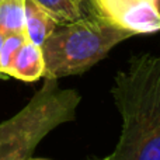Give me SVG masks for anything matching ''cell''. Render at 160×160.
<instances>
[{
	"label": "cell",
	"instance_id": "cell-2",
	"mask_svg": "<svg viewBox=\"0 0 160 160\" xmlns=\"http://www.w3.org/2000/svg\"><path fill=\"white\" fill-rule=\"evenodd\" d=\"M135 34L112 24L101 14L58 24L41 45L45 79L82 75L97 65L119 42Z\"/></svg>",
	"mask_w": 160,
	"mask_h": 160
},
{
	"label": "cell",
	"instance_id": "cell-10",
	"mask_svg": "<svg viewBox=\"0 0 160 160\" xmlns=\"http://www.w3.org/2000/svg\"><path fill=\"white\" fill-rule=\"evenodd\" d=\"M4 34H3V31L0 30V52H2V47H3V42H4ZM0 79H4V76L2 75V72H0Z\"/></svg>",
	"mask_w": 160,
	"mask_h": 160
},
{
	"label": "cell",
	"instance_id": "cell-7",
	"mask_svg": "<svg viewBox=\"0 0 160 160\" xmlns=\"http://www.w3.org/2000/svg\"><path fill=\"white\" fill-rule=\"evenodd\" d=\"M56 27L58 22L44 7L35 0H25V34L28 41L41 47Z\"/></svg>",
	"mask_w": 160,
	"mask_h": 160
},
{
	"label": "cell",
	"instance_id": "cell-1",
	"mask_svg": "<svg viewBox=\"0 0 160 160\" xmlns=\"http://www.w3.org/2000/svg\"><path fill=\"white\" fill-rule=\"evenodd\" d=\"M122 129L111 160H160V55L132 56L111 87Z\"/></svg>",
	"mask_w": 160,
	"mask_h": 160
},
{
	"label": "cell",
	"instance_id": "cell-12",
	"mask_svg": "<svg viewBox=\"0 0 160 160\" xmlns=\"http://www.w3.org/2000/svg\"><path fill=\"white\" fill-rule=\"evenodd\" d=\"M102 160H111V159H110V156H108V158H107V159H102Z\"/></svg>",
	"mask_w": 160,
	"mask_h": 160
},
{
	"label": "cell",
	"instance_id": "cell-11",
	"mask_svg": "<svg viewBox=\"0 0 160 160\" xmlns=\"http://www.w3.org/2000/svg\"><path fill=\"white\" fill-rule=\"evenodd\" d=\"M27 160H47V159H31L30 158V159H27Z\"/></svg>",
	"mask_w": 160,
	"mask_h": 160
},
{
	"label": "cell",
	"instance_id": "cell-9",
	"mask_svg": "<svg viewBox=\"0 0 160 160\" xmlns=\"http://www.w3.org/2000/svg\"><path fill=\"white\" fill-rule=\"evenodd\" d=\"M27 39L28 38L25 32H14L4 37V42L2 47V52H0V72L4 76V79L8 78V69H10L18 49Z\"/></svg>",
	"mask_w": 160,
	"mask_h": 160
},
{
	"label": "cell",
	"instance_id": "cell-6",
	"mask_svg": "<svg viewBox=\"0 0 160 160\" xmlns=\"http://www.w3.org/2000/svg\"><path fill=\"white\" fill-rule=\"evenodd\" d=\"M58 24H68L100 14L94 0H35Z\"/></svg>",
	"mask_w": 160,
	"mask_h": 160
},
{
	"label": "cell",
	"instance_id": "cell-4",
	"mask_svg": "<svg viewBox=\"0 0 160 160\" xmlns=\"http://www.w3.org/2000/svg\"><path fill=\"white\" fill-rule=\"evenodd\" d=\"M94 4L102 17L135 35L160 31V0H94Z\"/></svg>",
	"mask_w": 160,
	"mask_h": 160
},
{
	"label": "cell",
	"instance_id": "cell-5",
	"mask_svg": "<svg viewBox=\"0 0 160 160\" xmlns=\"http://www.w3.org/2000/svg\"><path fill=\"white\" fill-rule=\"evenodd\" d=\"M44 72L45 62L41 47L27 39L18 49L8 69V78H16L22 82L32 83L44 78Z\"/></svg>",
	"mask_w": 160,
	"mask_h": 160
},
{
	"label": "cell",
	"instance_id": "cell-8",
	"mask_svg": "<svg viewBox=\"0 0 160 160\" xmlns=\"http://www.w3.org/2000/svg\"><path fill=\"white\" fill-rule=\"evenodd\" d=\"M0 30L4 35L25 32V0H0Z\"/></svg>",
	"mask_w": 160,
	"mask_h": 160
},
{
	"label": "cell",
	"instance_id": "cell-3",
	"mask_svg": "<svg viewBox=\"0 0 160 160\" xmlns=\"http://www.w3.org/2000/svg\"><path fill=\"white\" fill-rule=\"evenodd\" d=\"M80 100L76 90L59 87L58 79H45L28 104L0 124V160L30 159L51 131L75 119Z\"/></svg>",
	"mask_w": 160,
	"mask_h": 160
}]
</instances>
